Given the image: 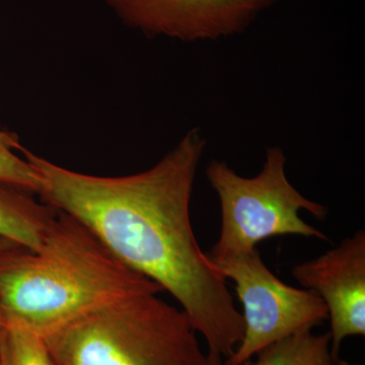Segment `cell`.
I'll return each mask as SVG.
<instances>
[{
    "instance_id": "obj_5",
    "label": "cell",
    "mask_w": 365,
    "mask_h": 365,
    "mask_svg": "<svg viewBox=\"0 0 365 365\" xmlns=\"http://www.w3.org/2000/svg\"><path fill=\"white\" fill-rule=\"evenodd\" d=\"M209 259L225 279L235 283L244 307V337L225 359V365H244L268 345L299 331L313 330L328 319L321 297L276 277L258 249Z\"/></svg>"
},
{
    "instance_id": "obj_6",
    "label": "cell",
    "mask_w": 365,
    "mask_h": 365,
    "mask_svg": "<svg viewBox=\"0 0 365 365\" xmlns=\"http://www.w3.org/2000/svg\"><path fill=\"white\" fill-rule=\"evenodd\" d=\"M278 0H105L131 28L185 41L218 40L246 30Z\"/></svg>"
},
{
    "instance_id": "obj_7",
    "label": "cell",
    "mask_w": 365,
    "mask_h": 365,
    "mask_svg": "<svg viewBox=\"0 0 365 365\" xmlns=\"http://www.w3.org/2000/svg\"><path fill=\"white\" fill-rule=\"evenodd\" d=\"M294 279L321 297L330 319L331 351L339 357L343 341L365 336V232L292 269Z\"/></svg>"
},
{
    "instance_id": "obj_11",
    "label": "cell",
    "mask_w": 365,
    "mask_h": 365,
    "mask_svg": "<svg viewBox=\"0 0 365 365\" xmlns=\"http://www.w3.org/2000/svg\"><path fill=\"white\" fill-rule=\"evenodd\" d=\"M23 148L16 134L0 130V182L38 194L41 184L37 173L16 153Z\"/></svg>"
},
{
    "instance_id": "obj_2",
    "label": "cell",
    "mask_w": 365,
    "mask_h": 365,
    "mask_svg": "<svg viewBox=\"0 0 365 365\" xmlns=\"http://www.w3.org/2000/svg\"><path fill=\"white\" fill-rule=\"evenodd\" d=\"M144 292L165 290L60 210L39 249H0V322L42 337L97 307Z\"/></svg>"
},
{
    "instance_id": "obj_8",
    "label": "cell",
    "mask_w": 365,
    "mask_h": 365,
    "mask_svg": "<svg viewBox=\"0 0 365 365\" xmlns=\"http://www.w3.org/2000/svg\"><path fill=\"white\" fill-rule=\"evenodd\" d=\"M26 190L0 182V237L37 250L42 245L57 210L38 202Z\"/></svg>"
},
{
    "instance_id": "obj_14",
    "label": "cell",
    "mask_w": 365,
    "mask_h": 365,
    "mask_svg": "<svg viewBox=\"0 0 365 365\" xmlns=\"http://www.w3.org/2000/svg\"><path fill=\"white\" fill-rule=\"evenodd\" d=\"M335 365H352V364H350L349 362L345 361V360L338 359L337 361H336Z\"/></svg>"
},
{
    "instance_id": "obj_15",
    "label": "cell",
    "mask_w": 365,
    "mask_h": 365,
    "mask_svg": "<svg viewBox=\"0 0 365 365\" xmlns=\"http://www.w3.org/2000/svg\"><path fill=\"white\" fill-rule=\"evenodd\" d=\"M0 325H1V322H0ZM0 365H1V359H0Z\"/></svg>"
},
{
    "instance_id": "obj_16",
    "label": "cell",
    "mask_w": 365,
    "mask_h": 365,
    "mask_svg": "<svg viewBox=\"0 0 365 365\" xmlns=\"http://www.w3.org/2000/svg\"><path fill=\"white\" fill-rule=\"evenodd\" d=\"M1 365H4V364H2V361H1Z\"/></svg>"
},
{
    "instance_id": "obj_12",
    "label": "cell",
    "mask_w": 365,
    "mask_h": 365,
    "mask_svg": "<svg viewBox=\"0 0 365 365\" xmlns=\"http://www.w3.org/2000/svg\"><path fill=\"white\" fill-rule=\"evenodd\" d=\"M204 365H225V359L220 353L208 350L206 353L205 364Z\"/></svg>"
},
{
    "instance_id": "obj_10",
    "label": "cell",
    "mask_w": 365,
    "mask_h": 365,
    "mask_svg": "<svg viewBox=\"0 0 365 365\" xmlns=\"http://www.w3.org/2000/svg\"><path fill=\"white\" fill-rule=\"evenodd\" d=\"M0 359L4 365H55L42 336L14 323L0 325Z\"/></svg>"
},
{
    "instance_id": "obj_1",
    "label": "cell",
    "mask_w": 365,
    "mask_h": 365,
    "mask_svg": "<svg viewBox=\"0 0 365 365\" xmlns=\"http://www.w3.org/2000/svg\"><path fill=\"white\" fill-rule=\"evenodd\" d=\"M204 150L201 131L191 129L153 168L125 177L81 174L21 153L39 177L43 202L83 223L120 260L169 292L208 350L225 359L241 343L245 323L192 227L190 204Z\"/></svg>"
},
{
    "instance_id": "obj_9",
    "label": "cell",
    "mask_w": 365,
    "mask_h": 365,
    "mask_svg": "<svg viewBox=\"0 0 365 365\" xmlns=\"http://www.w3.org/2000/svg\"><path fill=\"white\" fill-rule=\"evenodd\" d=\"M244 365H335L330 333L302 330L268 345Z\"/></svg>"
},
{
    "instance_id": "obj_13",
    "label": "cell",
    "mask_w": 365,
    "mask_h": 365,
    "mask_svg": "<svg viewBox=\"0 0 365 365\" xmlns=\"http://www.w3.org/2000/svg\"><path fill=\"white\" fill-rule=\"evenodd\" d=\"M14 242L7 241L6 239H2V237H0V249L7 248V247L13 246Z\"/></svg>"
},
{
    "instance_id": "obj_4",
    "label": "cell",
    "mask_w": 365,
    "mask_h": 365,
    "mask_svg": "<svg viewBox=\"0 0 365 365\" xmlns=\"http://www.w3.org/2000/svg\"><path fill=\"white\" fill-rule=\"evenodd\" d=\"M285 163L284 153L278 146L268 148L260 173L251 178L240 176L227 163H209L206 178L220 199L222 215L220 237L207 253L209 258L251 251L259 242L282 235L330 241L299 216L304 209L324 220L328 209L294 188L285 174Z\"/></svg>"
},
{
    "instance_id": "obj_3",
    "label": "cell",
    "mask_w": 365,
    "mask_h": 365,
    "mask_svg": "<svg viewBox=\"0 0 365 365\" xmlns=\"http://www.w3.org/2000/svg\"><path fill=\"white\" fill-rule=\"evenodd\" d=\"M144 292L110 302L43 337L55 365H204L182 309Z\"/></svg>"
}]
</instances>
